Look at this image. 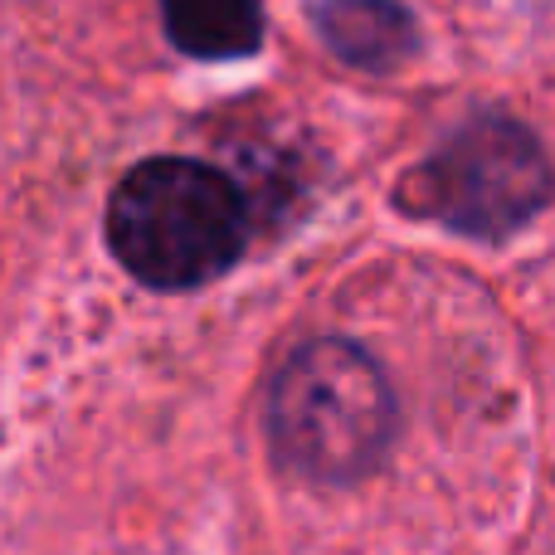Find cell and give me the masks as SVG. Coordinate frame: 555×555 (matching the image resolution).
<instances>
[{"label": "cell", "mask_w": 555, "mask_h": 555, "mask_svg": "<svg viewBox=\"0 0 555 555\" xmlns=\"http://www.w3.org/2000/svg\"><path fill=\"white\" fill-rule=\"evenodd\" d=\"M551 201V162L531 127L507 113L463 122L420 171L404 181L414 215L473 240H507Z\"/></svg>", "instance_id": "obj_3"}, {"label": "cell", "mask_w": 555, "mask_h": 555, "mask_svg": "<svg viewBox=\"0 0 555 555\" xmlns=\"http://www.w3.org/2000/svg\"><path fill=\"white\" fill-rule=\"evenodd\" d=\"M249 210L224 171L156 156L122 176L107 205V244L122 269L162 293L201 287L244 254Z\"/></svg>", "instance_id": "obj_1"}, {"label": "cell", "mask_w": 555, "mask_h": 555, "mask_svg": "<svg viewBox=\"0 0 555 555\" xmlns=\"http://www.w3.org/2000/svg\"><path fill=\"white\" fill-rule=\"evenodd\" d=\"M312 25L341 64L390 74L420 49V25L400 0H317Z\"/></svg>", "instance_id": "obj_4"}, {"label": "cell", "mask_w": 555, "mask_h": 555, "mask_svg": "<svg viewBox=\"0 0 555 555\" xmlns=\"http://www.w3.org/2000/svg\"><path fill=\"white\" fill-rule=\"evenodd\" d=\"M395 400L380 365L351 341L297 346L273 375L269 443L287 473L312 482H356L390 443Z\"/></svg>", "instance_id": "obj_2"}, {"label": "cell", "mask_w": 555, "mask_h": 555, "mask_svg": "<svg viewBox=\"0 0 555 555\" xmlns=\"http://www.w3.org/2000/svg\"><path fill=\"white\" fill-rule=\"evenodd\" d=\"M162 25L191 59H244L263 44L259 0H162Z\"/></svg>", "instance_id": "obj_5"}]
</instances>
